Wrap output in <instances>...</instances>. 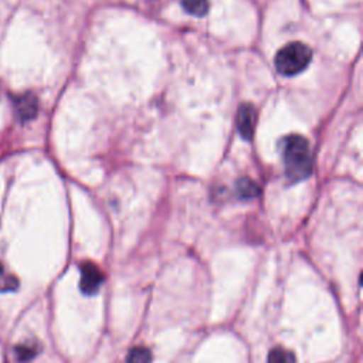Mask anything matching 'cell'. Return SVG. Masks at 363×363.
<instances>
[{"label":"cell","instance_id":"8fae6325","mask_svg":"<svg viewBox=\"0 0 363 363\" xmlns=\"http://www.w3.org/2000/svg\"><path fill=\"white\" fill-rule=\"evenodd\" d=\"M16 353L20 360H30L37 353V347L31 345H20L16 347Z\"/></svg>","mask_w":363,"mask_h":363},{"label":"cell","instance_id":"ba28073f","mask_svg":"<svg viewBox=\"0 0 363 363\" xmlns=\"http://www.w3.org/2000/svg\"><path fill=\"white\" fill-rule=\"evenodd\" d=\"M182 6L183 9L197 17L204 16L208 11V0H182Z\"/></svg>","mask_w":363,"mask_h":363},{"label":"cell","instance_id":"52a82bcc","mask_svg":"<svg viewBox=\"0 0 363 363\" xmlns=\"http://www.w3.org/2000/svg\"><path fill=\"white\" fill-rule=\"evenodd\" d=\"M235 190H237L238 197H241V199H251V197H255L259 194V187L257 186L255 182H252L250 179L238 180Z\"/></svg>","mask_w":363,"mask_h":363},{"label":"cell","instance_id":"30bf717a","mask_svg":"<svg viewBox=\"0 0 363 363\" xmlns=\"http://www.w3.org/2000/svg\"><path fill=\"white\" fill-rule=\"evenodd\" d=\"M150 350L146 347H133L128 354V363H150Z\"/></svg>","mask_w":363,"mask_h":363},{"label":"cell","instance_id":"5b68a950","mask_svg":"<svg viewBox=\"0 0 363 363\" xmlns=\"http://www.w3.org/2000/svg\"><path fill=\"white\" fill-rule=\"evenodd\" d=\"M16 112L21 122L31 121L35 118L38 112V99L33 92H26L23 95H18L16 99Z\"/></svg>","mask_w":363,"mask_h":363},{"label":"cell","instance_id":"7a4b0ae2","mask_svg":"<svg viewBox=\"0 0 363 363\" xmlns=\"http://www.w3.org/2000/svg\"><path fill=\"white\" fill-rule=\"evenodd\" d=\"M312 60L311 48L299 41L284 45L275 55V67L281 75L292 77L303 71Z\"/></svg>","mask_w":363,"mask_h":363},{"label":"cell","instance_id":"8992f818","mask_svg":"<svg viewBox=\"0 0 363 363\" xmlns=\"http://www.w3.org/2000/svg\"><path fill=\"white\" fill-rule=\"evenodd\" d=\"M18 288V279L0 261V292H11Z\"/></svg>","mask_w":363,"mask_h":363},{"label":"cell","instance_id":"9c48e42d","mask_svg":"<svg viewBox=\"0 0 363 363\" xmlns=\"http://www.w3.org/2000/svg\"><path fill=\"white\" fill-rule=\"evenodd\" d=\"M268 363H296L292 352L284 347H274L268 354Z\"/></svg>","mask_w":363,"mask_h":363},{"label":"cell","instance_id":"6da1fadb","mask_svg":"<svg viewBox=\"0 0 363 363\" xmlns=\"http://www.w3.org/2000/svg\"><path fill=\"white\" fill-rule=\"evenodd\" d=\"M281 153L285 173L292 182H299L311 174L312 155L308 140L301 135H288L281 140Z\"/></svg>","mask_w":363,"mask_h":363},{"label":"cell","instance_id":"277c9868","mask_svg":"<svg viewBox=\"0 0 363 363\" xmlns=\"http://www.w3.org/2000/svg\"><path fill=\"white\" fill-rule=\"evenodd\" d=\"M257 122V112L251 104L240 105L237 111V128L244 139H251Z\"/></svg>","mask_w":363,"mask_h":363},{"label":"cell","instance_id":"3957f363","mask_svg":"<svg viewBox=\"0 0 363 363\" xmlns=\"http://www.w3.org/2000/svg\"><path fill=\"white\" fill-rule=\"evenodd\" d=\"M104 281L102 271L92 262H84L81 265V291L84 294H95Z\"/></svg>","mask_w":363,"mask_h":363}]
</instances>
